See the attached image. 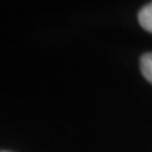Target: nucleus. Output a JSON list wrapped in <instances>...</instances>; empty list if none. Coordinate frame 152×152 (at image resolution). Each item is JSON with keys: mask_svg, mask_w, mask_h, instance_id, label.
I'll return each instance as SVG.
<instances>
[{"mask_svg": "<svg viewBox=\"0 0 152 152\" xmlns=\"http://www.w3.org/2000/svg\"><path fill=\"white\" fill-rule=\"evenodd\" d=\"M139 24L145 29L147 32H152V2L140 9V12H139Z\"/></svg>", "mask_w": 152, "mask_h": 152, "instance_id": "obj_1", "label": "nucleus"}, {"mask_svg": "<svg viewBox=\"0 0 152 152\" xmlns=\"http://www.w3.org/2000/svg\"><path fill=\"white\" fill-rule=\"evenodd\" d=\"M140 71L147 81L152 83V53H147L140 58Z\"/></svg>", "mask_w": 152, "mask_h": 152, "instance_id": "obj_2", "label": "nucleus"}, {"mask_svg": "<svg viewBox=\"0 0 152 152\" xmlns=\"http://www.w3.org/2000/svg\"><path fill=\"white\" fill-rule=\"evenodd\" d=\"M0 152H9V151H0Z\"/></svg>", "mask_w": 152, "mask_h": 152, "instance_id": "obj_3", "label": "nucleus"}]
</instances>
